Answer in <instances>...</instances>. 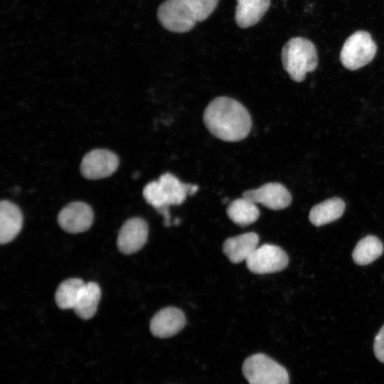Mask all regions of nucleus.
Listing matches in <instances>:
<instances>
[{
    "mask_svg": "<svg viewBox=\"0 0 384 384\" xmlns=\"http://www.w3.org/2000/svg\"><path fill=\"white\" fill-rule=\"evenodd\" d=\"M203 122L215 137L235 142L250 133L252 119L247 110L238 100L229 97H218L206 107Z\"/></svg>",
    "mask_w": 384,
    "mask_h": 384,
    "instance_id": "f257e3e1",
    "label": "nucleus"
},
{
    "mask_svg": "<svg viewBox=\"0 0 384 384\" xmlns=\"http://www.w3.org/2000/svg\"><path fill=\"white\" fill-rule=\"evenodd\" d=\"M219 0H166L159 7L157 16L164 28L175 33L191 31L206 20Z\"/></svg>",
    "mask_w": 384,
    "mask_h": 384,
    "instance_id": "f03ea898",
    "label": "nucleus"
},
{
    "mask_svg": "<svg viewBox=\"0 0 384 384\" xmlns=\"http://www.w3.org/2000/svg\"><path fill=\"white\" fill-rule=\"evenodd\" d=\"M282 62L290 78L297 82L304 80L307 73L314 71L318 65L317 50L307 38H290L282 50Z\"/></svg>",
    "mask_w": 384,
    "mask_h": 384,
    "instance_id": "7ed1b4c3",
    "label": "nucleus"
},
{
    "mask_svg": "<svg viewBox=\"0 0 384 384\" xmlns=\"http://www.w3.org/2000/svg\"><path fill=\"white\" fill-rule=\"evenodd\" d=\"M242 370L249 384H289L286 368L263 353L247 358Z\"/></svg>",
    "mask_w": 384,
    "mask_h": 384,
    "instance_id": "20e7f679",
    "label": "nucleus"
},
{
    "mask_svg": "<svg viewBox=\"0 0 384 384\" xmlns=\"http://www.w3.org/2000/svg\"><path fill=\"white\" fill-rule=\"evenodd\" d=\"M376 50L377 46L370 34L366 31H358L344 42L340 60L343 67L356 70L371 62Z\"/></svg>",
    "mask_w": 384,
    "mask_h": 384,
    "instance_id": "39448f33",
    "label": "nucleus"
},
{
    "mask_svg": "<svg viewBox=\"0 0 384 384\" xmlns=\"http://www.w3.org/2000/svg\"><path fill=\"white\" fill-rule=\"evenodd\" d=\"M289 263L287 253L279 247L264 244L257 247L246 260L250 271L255 274H267L279 272Z\"/></svg>",
    "mask_w": 384,
    "mask_h": 384,
    "instance_id": "423d86ee",
    "label": "nucleus"
},
{
    "mask_svg": "<svg viewBox=\"0 0 384 384\" xmlns=\"http://www.w3.org/2000/svg\"><path fill=\"white\" fill-rule=\"evenodd\" d=\"M119 166V158L112 151L97 149L87 153L82 159L80 171L88 179H100L112 175Z\"/></svg>",
    "mask_w": 384,
    "mask_h": 384,
    "instance_id": "0eeeda50",
    "label": "nucleus"
},
{
    "mask_svg": "<svg viewBox=\"0 0 384 384\" xmlns=\"http://www.w3.org/2000/svg\"><path fill=\"white\" fill-rule=\"evenodd\" d=\"M242 197L272 210L284 209L292 201V196L287 188L275 182L267 183L258 188L247 190L243 193Z\"/></svg>",
    "mask_w": 384,
    "mask_h": 384,
    "instance_id": "6e6552de",
    "label": "nucleus"
},
{
    "mask_svg": "<svg viewBox=\"0 0 384 384\" xmlns=\"http://www.w3.org/2000/svg\"><path fill=\"white\" fill-rule=\"evenodd\" d=\"M93 218L92 209L88 204L75 201L68 204L60 211L58 221L65 231L79 233L90 228Z\"/></svg>",
    "mask_w": 384,
    "mask_h": 384,
    "instance_id": "1a4fd4ad",
    "label": "nucleus"
},
{
    "mask_svg": "<svg viewBox=\"0 0 384 384\" xmlns=\"http://www.w3.org/2000/svg\"><path fill=\"white\" fill-rule=\"evenodd\" d=\"M148 232V225L144 219L132 218L127 220L118 234V249L126 255L139 251L146 242Z\"/></svg>",
    "mask_w": 384,
    "mask_h": 384,
    "instance_id": "9d476101",
    "label": "nucleus"
},
{
    "mask_svg": "<svg viewBox=\"0 0 384 384\" xmlns=\"http://www.w3.org/2000/svg\"><path fill=\"white\" fill-rule=\"evenodd\" d=\"M186 324L183 312L176 307L161 309L151 319L150 331L158 338H169L182 330Z\"/></svg>",
    "mask_w": 384,
    "mask_h": 384,
    "instance_id": "9b49d317",
    "label": "nucleus"
},
{
    "mask_svg": "<svg viewBox=\"0 0 384 384\" xmlns=\"http://www.w3.org/2000/svg\"><path fill=\"white\" fill-rule=\"evenodd\" d=\"M259 236L257 233H246L228 238L223 243V250L233 263H240L247 260L257 247Z\"/></svg>",
    "mask_w": 384,
    "mask_h": 384,
    "instance_id": "f8f14e48",
    "label": "nucleus"
},
{
    "mask_svg": "<svg viewBox=\"0 0 384 384\" xmlns=\"http://www.w3.org/2000/svg\"><path fill=\"white\" fill-rule=\"evenodd\" d=\"M23 223V215L19 208L3 200L0 203V242H11L20 232Z\"/></svg>",
    "mask_w": 384,
    "mask_h": 384,
    "instance_id": "ddd939ff",
    "label": "nucleus"
},
{
    "mask_svg": "<svg viewBox=\"0 0 384 384\" xmlns=\"http://www.w3.org/2000/svg\"><path fill=\"white\" fill-rule=\"evenodd\" d=\"M236 24L246 28L257 23L270 6V0H236Z\"/></svg>",
    "mask_w": 384,
    "mask_h": 384,
    "instance_id": "4468645a",
    "label": "nucleus"
},
{
    "mask_svg": "<svg viewBox=\"0 0 384 384\" xmlns=\"http://www.w3.org/2000/svg\"><path fill=\"white\" fill-rule=\"evenodd\" d=\"M158 181L169 206L181 205L186 200L187 195H193L198 189V186L183 183L169 172L162 174Z\"/></svg>",
    "mask_w": 384,
    "mask_h": 384,
    "instance_id": "2eb2a0df",
    "label": "nucleus"
},
{
    "mask_svg": "<svg viewBox=\"0 0 384 384\" xmlns=\"http://www.w3.org/2000/svg\"><path fill=\"white\" fill-rule=\"evenodd\" d=\"M344 210L345 203L341 198H329L311 209L309 219L314 225L321 226L341 218Z\"/></svg>",
    "mask_w": 384,
    "mask_h": 384,
    "instance_id": "dca6fc26",
    "label": "nucleus"
},
{
    "mask_svg": "<svg viewBox=\"0 0 384 384\" xmlns=\"http://www.w3.org/2000/svg\"><path fill=\"white\" fill-rule=\"evenodd\" d=\"M227 215L235 224L246 226L258 219L260 210L255 203L242 197L234 200L228 205Z\"/></svg>",
    "mask_w": 384,
    "mask_h": 384,
    "instance_id": "f3484780",
    "label": "nucleus"
},
{
    "mask_svg": "<svg viewBox=\"0 0 384 384\" xmlns=\"http://www.w3.org/2000/svg\"><path fill=\"white\" fill-rule=\"evenodd\" d=\"M100 297L101 291L97 283L85 284L73 309L75 314L82 319H91L97 311Z\"/></svg>",
    "mask_w": 384,
    "mask_h": 384,
    "instance_id": "a211bd4d",
    "label": "nucleus"
},
{
    "mask_svg": "<svg viewBox=\"0 0 384 384\" xmlns=\"http://www.w3.org/2000/svg\"><path fill=\"white\" fill-rule=\"evenodd\" d=\"M383 252L382 242L374 235H367L357 243L352 257L357 265H366L378 259Z\"/></svg>",
    "mask_w": 384,
    "mask_h": 384,
    "instance_id": "6ab92c4d",
    "label": "nucleus"
},
{
    "mask_svg": "<svg viewBox=\"0 0 384 384\" xmlns=\"http://www.w3.org/2000/svg\"><path fill=\"white\" fill-rule=\"evenodd\" d=\"M84 285L79 278H70L60 283L55 294L58 306L62 309H74Z\"/></svg>",
    "mask_w": 384,
    "mask_h": 384,
    "instance_id": "aec40b11",
    "label": "nucleus"
},
{
    "mask_svg": "<svg viewBox=\"0 0 384 384\" xmlns=\"http://www.w3.org/2000/svg\"><path fill=\"white\" fill-rule=\"evenodd\" d=\"M143 196L158 211L169 206L159 181L148 183L143 189Z\"/></svg>",
    "mask_w": 384,
    "mask_h": 384,
    "instance_id": "412c9836",
    "label": "nucleus"
},
{
    "mask_svg": "<svg viewBox=\"0 0 384 384\" xmlns=\"http://www.w3.org/2000/svg\"><path fill=\"white\" fill-rule=\"evenodd\" d=\"M373 351L377 359L384 363V325L375 337Z\"/></svg>",
    "mask_w": 384,
    "mask_h": 384,
    "instance_id": "4be33fe9",
    "label": "nucleus"
}]
</instances>
